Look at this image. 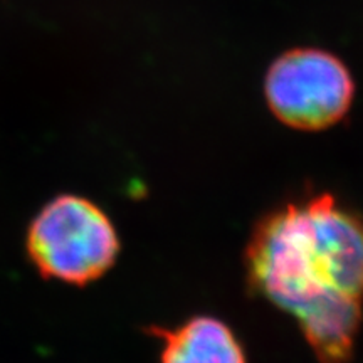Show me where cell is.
Here are the masks:
<instances>
[{
  "mask_svg": "<svg viewBox=\"0 0 363 363\" xmlns=\"http://www.w3.org/2000/svg\"><path fill=\"white\" fill-rule=\"evenodd\" d=\"M247 283L296 318L320 363H348L363 320V216L328 192L288 202L257 222Z\"/></svg>",
  "mask_w": 363,
  "mask_h": 363,
  "instance_id": "1",
  "label": "cell"
},
{
  "mask_svg": "<svg viewBox=\"0 0 363 363\" xmlns=\"http://www.w3.org/2000/svg\"><path fill=\"white\" fill-rule=\"evenodd\" d=\"M27 249L45 278L86 284L115 264L120 239L98 206L83 197L62 195L35 217Z\"/></svg>",
  "mask_w": 363,
  "mask_h": 363,
  "instance_id": "2",
  "label": "cell"
},
{
  "mask_svg": "<svg viewBox=\"0 0 363 363\" xmlns=\"http://www.w3.org/2000/svg\"><path fill=\"white\" fill-rule=\"evenodd\" d=\"M264 94L281 123L303 131L337 125L350 110L355 84L350 71L333 54L303 48L284 52L272 62Z\"/></svg>",
  "mask_w": 363,
  "mask_h": 363,
  "instance_id": "3",
  "label": "cell"
},
{
  "mask_svg": "<svg viewBox=\"0 0 363 363\" xmlns=\"http://www.w3.org/2000/svg\"><path fill=\"white\" fill-rule=\"evenodd\" d=\"M163 340L162 363H247L233 330L214 316H194L174 330L153 328Z\"/></svg>",
  "mask_w": 363,
  "mask_h": 363,
  "instance_id": "4",
  "label": "cell"
}]
</instances>
